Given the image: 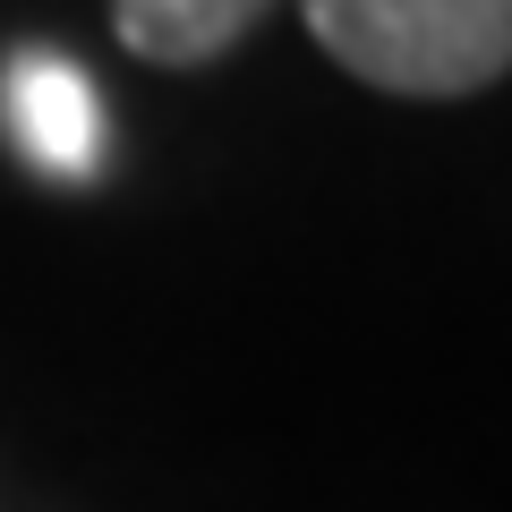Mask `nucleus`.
Wrapping results in <instances>:
<instances>
[{"instance_id": "f03ea898", "label": "nucleus", "mask_w": 512, "mask_h": 512, "mask_svg": "<svg viewBox=\"0 0 512 512\" xmlns=\"http://www.w3.org/2000/svg\"><path fill=\"white\" fill-rule=\"evenodd\" d=\"M274 0H111V35L154 69H205L231 43H248V26Z\"/></svg>"}, {"instance_id": "7ed1b4c3", "label": "nucleus", "mask_w": 512, "mask_h": 512, "mask_svg": "<svg viewBox=\"0 0 512 512\" xmlns=\"http://www.w3.org/2000/svg\"><path fill=\"white\" fill-rule=\"evenodd\" d=\"M9 120H18V137L52 171L94 163V94H86V77L69 60H18L9 69Z\"/></svg>"}, {"instance_id": "f257e3e1", "label": "nucleus", "mask_w": 512, "mask_h": 512, "mask_svg": "<svg viewBox=\"0 0 512 512\" xmlns=\"http://www.w3.org/2000/svg\"><path fill=\"white\" fill-rule=\"evenodd\" d=\"M316 52L359 86L453 103L512 69V0H299Z\"/></svg>"}]
</instances>
